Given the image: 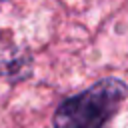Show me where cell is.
Here are the masks:
<instances>
[{
	"label": "cell",
	"mask_w": 128,
	"mask_h": 128,
	"mask_svg": "<svg viewBox=\"0 0 128 128\" xmlns=\"http://www.w3.org/2000/svg\"><path fill=\"white\" fill-rule=\"evenodd\" d=\"M128 88L118 78H104L86 92L64 100L54 114V128H104L126 98Z\"/></svg>",
	"instance_id": "1"
}]
</instances>
